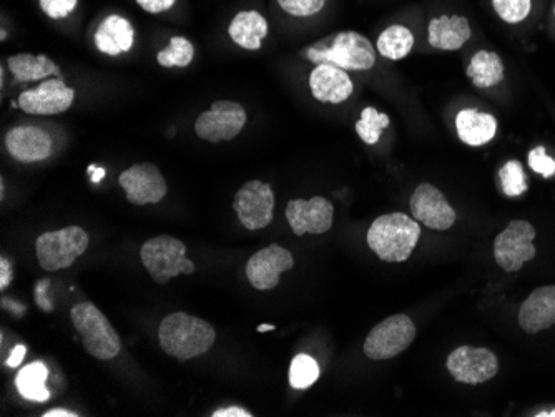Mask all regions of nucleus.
I'll return each mask as SVG.
<instances>
[{"label":"nucleus","mask_w":555,"mask_h":417,"mask_svg":"<svg viewBox=\"0 0 555 417\" xmlns=\"http://www.w3.org/2000/svg\"><path fill=\"white\" fill-rule=\"evenodd\" d=\"M416 338V326L406 314H394L376 324L364 341V354L373 361H386L403 353Z\"/></svg>","instance_id":"obj_7"},{"label":"nucleus","mask_w":555,"mask_h":417,"mask_svg":"<svg viewBox=\"0 0 555 417\" xmlns=\"http://www.w3.org/2000/svg\"><path fill=\"white\" fill-rule=\"evenodd\" d=\"M49 378V369L44 363L35 361V363L27 364L24 369H20L17 378H15V386L22 398L32 403H45L50 399V391L45 386Z\"/></svg>","instance_id":"obj_26"},{"label":"nucleus","mask_w":555,"mask_h":417,"mask_svg":"<svg viewBox=\"0 0 555 417\" xmlns=\"http://www.w3.org/2000/svg\"><path fill=\"white\" fill-rule=\"evenodd\" d=\"M2 306H5V310L12 311L17 318L24 316L25 306L19 305V303H15V301L4 298V300H2Z\"/></svg>","instance_id":"obj_41"},{"label":"nucleus","mask_w":555,"mask_h":417,"mask_svg":"<svg viewBox=\"0 0 555 417\" xmlns=\"http://www.w3.org/2000/svg\"><path fill=\"white\" fill-rule=\"evenodd\" d=\"M5 148L20 163L44 162L54 152V140L44 128L19 125L5 135Z\"/></svg>","instance_id":"obj_17"},{"label":"nucleus","mask_w":555,"mask_h":417,"mask_svg":"<svg viewBox=\"0 0 555 417\" xmlns=\"http://www.w3.org/2000/svg\"><path fill=\"white\" fill-rule=\"evenodd\" d=\"M311 94L321 104H343L353 95V80L348 70L330 64H318L310 74Z\"/></svg>","instance_id":"obj_18"},{"label":"nucleus","mask_w":555,"mask_h":417,"mask_svg":"<svg viewBox=\"0 0 555 417\" xmlns=\"http://www.w3.org/2000/svg\"><path fill=\"white\" fill-rule=\"evenodd\" d=\"M414 47V34L409 27L401 24L389 25L379 34L376 50L388 60H403Z\"/></svg>","instance_id":"obj_27"},{"label":"nucleus","mask_w":555,"mask_h":417,"mask_svg":"<svg viewBox=\"0 0 555 417\" xmlns=\"http://www.w3.org/2000/svg\"><path fill=\"white\" fill-rule=\"evenodd\" d=\"M44 417H77L79 414L70 413V411H65V409H50L47 413L42 414Z\"/></svg>","instance_id":"obj_43"},{"label":"nucleus","mask_w":555,"mask_h":417,"mask_svg":"<svg viewBox=\"0 0 555 417\" xmlns=\"http://www.w3.org/2000/svg\"><path fill=\"white\" fill-rule=\"evenodd\" d=\"M519 324L529 334L541 333L555 324V286L532 291L519 311Z\"/></svg>","instance_id":"obj_20"},{"label":"nucleus","mask_w":555,"mask_h":417,"mask_svg":"<svg viewBox=\"0 0 555 417\" xmlns=\"http://www.w3.org/2000/svg\"><path fill=\"white\" fill-rule=\"evenodd\" d=\"M333 216V203L323 197L291 200L286 205V220L296 236H303L306 233L323 235L333 226Z\"/></svg>","instance_id":"obj_15"},{"label":"nucleus","mask_w":555,"mask_h":417,"mask_svg":"<svg viewBox=\"0 0 555 417\" xmlns=\"http://www.w3.org/2000/svg\"><path fill=\"white\" fill-rule=\"evenodd\" d=\"M25 354H27V346L25 344H17L14 351L10 353L9 358L5 361V364L9 368H19L20 364L24 363Z\"/></svg>","instance_id":"obj_39"},{"label":"nucleus","mask_w":555,"mask_h":417,"mask_svg":"<svg viewBox=\"0 0 555 417\" xmlns=\"http://www.w3.org/2000/svg\"><path fill=\"white\" fill-rule=\"evenodd\" d=\"M268 30L270 27L265 15L253 9L236 12L228 25L230 39L245 50H260Z\"/></svg>","instance_id":"obj_22"},{"label":"nucleus","mask_w":555,"mask_h":417,"mask_svg":"<svg viewBox=\"0 0 555 417\" xmlns=\"http://www.w3.org/2000/svg\"><path fill=\"white\" fill-rule=\"evenodd\" d=\"M320 379V366L308 354H298L291 361L290 384L291 388L308 389Z\"/></svg>","instance_id":"obj_30"},{"label":"nucleus","mask_w":555,"mask_h":417,"mask_svg":"<svg viewBox=\"0 0 555 417\" xmlns=\"http://www.w3.org/2000/svg\"><path fill=\"white\" fill-rule=\"evenodd\" d=\"M137 4L148 14L157 15L173 9V5L177 4V0H137Z\"/></svg>","instance_id":"obj_36"},{"label":"nucleus","mask_w":555,"mask_h":417,"mask_svg":"<svg viewBox=\"0 0 555 417\" xmlns=\"http://www.w3.org/2000/svg\"><path fill=\"white\" fill-rule=\"evenodd\" d=\"M70 318L77 329L85 351L92 358L110 361L122 351V341L105 314L90 301L75 305Z\"/></svg>","instance_id":"obj_4"},{"label":"nucleus","mask_w":555,"mask_h":417,"mask_svg":"<svg viewBox=\"0 0 555 417\" xmlns=\"http://www.w3.org/2000/svg\"><path fill=\"white\" fill-rule=\"evenodd\" d=\"M40 9L49 19H67L79 5V0H39Z\"/></svg>","instance_id":"obj_34"},{"label":"nucleus","mask_w":555,"mask_h":417,"mask_svg":"<svg viewBox=\"0 0 555 417\" xmlns=\"http://www.w3.org/2000/svg\"><path fill=\"white\" fill-rule=\"evenodd\" d=\"M554 15H555V7H554Z\"/></svg>","instance_id":"obj_46"},{"label":"nucleus","mask_w":555,"mask_h":417,"mask_svg":"<svg viewBox=\"0 0 555 417\" xmlns=\"http://www.w3.org/2000/svg\"><path fill=\"white\" fill-rule=\"evenodd\" d=\"M140 258L153 281L165 285L178 275H192L197 270L187 258V246L173 236L160 235L145 241Z\"/></svg>","instance_id":"obj_5"},{"label":"nucleus","mask_w":555,"mask_h":417,"mask_svg":"<svg viewBox=\"0 0 555 417\" xmlns=\"http://www.w3.org/2000/svg\"><path fill=\"white\" fill-rule=\"evenodd\" d=\"M499 178H501L502 190H504L507 197H519L522 193H526L527 188H529L524 168H522L521 162H517V160L507 162L501 168Z\"/></svg>","instance_id":"obj_31"},{"label":"nucleus","mask_w":555,"mask_h":417,"mask_svg":"<svg viewBox=\"0 0 555 417\" xmlns=\"http://www.w3.org/2000/svg\"><path fill=\"white\" fill-rule=\"evenodd\" d=\"M285 14L295 19H308L325 9L326 0H276Z\"/></svg>","instance_id":"obj_33"},{"label":"nucleus","mask_w":555,"mask_h":417,"mask_svg":"<svg viewBox=\"0 0 555 417\" xmlns=\"http://www.w3.org/2000/svg\"><path fill=\"white\" fill-rule=\"evenodd\" d=\"M389 123L391 120L386 113H379L374 107H366L356 122V132L366 145H376L381 132L389 127Z\"/></svg>","instance_id":"obj_29"},{"label":"nucleus","mask_w":555,"mask_h":417,"mask_svg":"<svg viewBox=\"0 0 555 417\" xmlns=\"http://www.w3.org/2000/svg\"><path fill=\"white\" fill-rule=\"evenodd\" d=\"M466 74L477 89H491L501 84L506 72H504V62L496 52L479 50L472 55Z\"/></svg>","instance_id":"obj_25"},{"label":"nucleus","mask_w":555,"mask_h":417,"mask_svg":"<svg viewBox=\"0 0 555 417\" xmlns=\"http://www.w3.org/2000/svg\"><path fill=\"white\" fill-rule=\"evenodd\" d=\"M457 137L469 147H482L496 137L497 120L491 113L464 108L456 117Z\"/></svg>","instance_id":"obj_23"},{"label":"nucleus","mask_w":555,"mask_h":417,"mask_svg":"<svg viewBox=\"0 0 555 417\" xmlns=\"http://www.w3.org/2000/svg\"><path fill=\"white\" fill-rule=\"evenodd\" d=\"M213 417H251L253 414L240 406H230V408H222L212 414Z\"/></svg>","instance_id":"obj_40"},{"label":"nucleus","mask_w":555,"mask_h":417,"mask_svg":"<svg viewBox=\"0 0 555 417\" xmlns=\"http://www.w3.org/2000/svg\"><path fill=\"white\" fill-rule=\"evenodd\" d=\"M241 225L248 230H261L273 221L275 193L268 183L251 180L236 192L233 202Z\"/></svg>","instance_id":"obj_10"},{"label":"nucleus","mask_w":555,"mask_h":417,"mask_svg":"<svg viewBox=\"0 0 555 417\" xmlns=\"http://www.w3.org/2000/svg\"><path fill=\"white\" fill-rule=\"evenodd\" d=\"M447 369L452 378L462 384H482L494 378L499 369L496 354L486 348L461 346L447 358Z\"/></svg>","instance_id":"obj_12"},{"label":"nucleus","mask_w":555,"mask_h":417,"mask_svg":"<svg viewBox=\"0 0 555 417\" xmlns=\"http://www.w3.org/2000/svg\"><path fill=\"white\" fill-rule=\"evenodd\" d=\"M421 238L418 221L404 213H389L379 216L369 226L368 245L379 260L401 263L413 255Z\"/></svg>","instance_id":"obj_3"},{"label":"nucleus","mask_w":555,"mask_h":417,"mask_svg":"<svg viewBox=\"0 0 555 417\" xmlns=\"http://www.w3.org/2000/svg\"><path fill=\"white\" fill-rule=\"evenodd\" d=\"M499 19L507 24H519L531 14L532 0H492Z\"/></svg>","instance_id":"obj_32"},{"label":"nucleus","mask_w":555,"mask_h":417,"mask_svg":"<svg viewBox=\"0 0 555 417\" xmlns=\"http://www.w3.org/2000/svg\"><path fill=\"white\" fill-rule=\"evenodd\" d=\"M529 167L534 170V172L539 173L542 177H552L555 173V160L549 157L544 147L532 148L529 152Z\"/></svg>","instance_id":"obj_35"},{"label":"nucleus","mask_w":555,"mask_h":417,"mask_svg":"<svg viewBox=\"0 0 555 417\" xmlns=\"http://www.w3.org/2000/svg\"><path fill=\"white\" fill-rule=\"evenodd\" d=\"M295 266V258L283 246L273 245L258 251L246 263V278L256 290H273L280 283L281 273Z\"/></svg>","instance_id":"obj_14"},{"label":"nucleus","mask_w":555,"mask_h":417,"mask_svg":"<svg viewBox=\"0 0 555 417\" xmlns=\"http://www.w3.org/2000/svg\"><path fill=\"white\" fill-rule=\"evenodd\" d=\"M95 47L109 57L127 54L133 49L135 29L123 15L110 14L100 22L94 34Z\"/></svg>","instance_id":"obj_19"},{"label":"nucleus","mask_w":555,"mask_h":417,"mask_svg":"<svg viewBox=\"0 0 555 417\" xmlns=\"http://www.w3.org/2000/svg\"><path fill=\"white\" fill-rule=\"evenodd\" d=\"M50 280H40L35 285V303L44 311H52V301L47 298V290H49Z\"/></svg>","instance_id":"obj_37"},{"label":"nucleus","mask_w":555,"mask_h":417,"mask_svg":"<svg viewBox=\"0 0 555 417\" xmlns=\"http://www.w3.org/2000/svg\"><path fill=\"white\" fill-rule=\"evenodd\" d=\"M90 238L80 226L47 231L35 241L37 260L45 271H59L74 265L89 248Z\"/></svg>","instance_id":"obj_6"},{"label":"nucleus","mask_w":555,"mask_h":417,"mask_svg":"<svg viewBox=\"0 0 555 417\" xmlns=\"http://www.w3.org/2000/svg\"><path fill=\"white\" fill-rule=\"evenodd\" d=\"M472 29L467 17L461 14H443L431 19L428 25V42L438 50L462 49V45L471 39Z\"/></svg>","instance_id":"obj_21"},{"label":"nucleus","mask_w":555,"mask_h":417,"mask_svg":"<svg viewBox=\"0 0 555 417\" xmlns=\"http://www.w3.org/2000/svg\"><path fill=\"white\" fill-rule=\"evenodd\" d=\"M158 341L168 356L188 361L212 349L217 331L205 319L178 311L163 319L158 328Z\"/></svg>","instance_id":"obj_2"},{"label":"nucleus","mask_w":555,"mask_h":417,"mask_svg":"<svg viewBox=\"0 0 555 417\" xmlns=\"http://www.w3.org/2000/svg\"><path fill=\"white\" fill-rule=\"evenodd\" d=\"M276 326H273V324H261V326H258V331H260V333H266V331H275Z\"/></svg>","instance_id":"obj_44"},{"label":"nucleus","mask_w":555,"mask_h":417,"mask_svg":"<svg viewBox=\"0 0 555 417\" xmlns=\"http://www.w3.org/2000/svg\"><path fill=\"white\" fill-rule=\"evenodd\" d=\"M536 228L529 221L514 220L494 241L497 265L507 273H516L524 263L536 258Z\"/></svg>","instance_id":"obj_8"},{"label":"nucleus","mask_w":555,"mask_h":417,"mask_svg":"<svg viewBox=\"0 0 555 417\" xmlns=\"http://www.w3.org/2000/svg\"><path fill=\"white\" fill-rule=\"evenodd\" d=\"M118 183L132 205H150L162 202L168 188L162 172L153 163H137L120 173Z\"/></svg>","instance_id":"obj_11"},{"label":"nucleus","mask_w":555,"mask_h":417,"mask_svg":"<svg viewBox=\"0 0 555 417\" xmlns=\"http://www.w3.org/2000/svg\"><path fill=\"white\" fill-rule=\"evenodd\" d=\"M537 416H555V411H552V413H541V414H537Z\"/></svg>","instance_id":"obj_45"},{"label":"nucleus","mask_w":555,"mask_h":417,"mask_svg":"<svg viewBox=\"0 0 555 417\" xmlns=\"http://www.w3.org/2000/svg\"><path fill=\"white\" fill-rule=\"evenodd\" d=\"M193 59H195V45L182 35L172 37L167 47L157 54L158 64L165 69H172V67L183 69L192 64Z\"/></svg>","instance_id":"obj_28"},{"label":"nucleus","mask_w":555,"mask_h":417,"mask_svg":"<svg viewBox=\"0 0 555 417\" xmlns=\"http://www.w3.org/2000/svg\"><path fill=\"white\" fill-rule=\"evenodd\" d=\"M87 170H89L90 175H92V177H90V180H92V183H95V185H97V183H100L102 182V180H104L105 178L104 167H97V165H90V167L87 168Z\"/></svg>","instance_id":"obj_42"},{"label":"nucleus","mask_w":555,"mask_h":417,"mask_svg":"<svg viewBox=\"0 0 555 417\" xmlns=\"http://www.w3.org/2000/svg\"><path fill=\"white\" fill-rule=\"evenodd\" d=\"M75 90L65 85L62 77L40 82L34 89L19 95V108L29 115H59L72 107Z\"/></svg>","instance_id":"obj_13"},{"label":"nucleus","mask_w":555,"mask_h":417,"mask_svg":"<svg viewBox=\"0 0 555 417\" xmlns=\"http://www.w3.org/2000/svg\"><path fill=\"white\" fill-rule=\"evenodd\" d=\"M14 278V271H12V263H10L5 256L0 258V290L4 291L9 288L10 281Z\"/></svg>","instance_id":"obj_38"},{"label":"nucleus","mask_w":555,"mask_h":417,"mask_svg":"<svg viewBox=\"0 0 555 417\" xmlns=\"http://www.w3.org/2000/svg\"><path fill=\"white\" fill-rule=\"evenodd\" d=\"M411 213L416 220L433 230H449L456 223V211L449 205L439 188L421 183L411 197Z\"/></svg>","instance_id":"obj_16"},{"label":"nucleus","mask_w":555,"mask_h":417,"mask_svg":"<svg viewBox=\"0 0 555 417\" xmlns=\"http://www.w3.org/2000/svg\"><path fill=\"white\" fill-rule=\"evenodd\" d=\"M301 57L315 65L330 64L353 72H366L376 64L374 45L368 37L354 30H343L316 40L301 52Z\"/></svg>","instance_id":"obj_1"},{"label":"nucleus","mask_w":555,"mask_h":417,"mask_svg":"<svg viewBox=\"0 0 555 417\" xmlns=\"http://www.w3.org/2000/svg\"><path fill=\"white\" fill-rule=\"evenodd\" d=\"M7 67H9L15 82H20V84L60 77V69L57 64L44 54L10 55L7 59Z\"/></svg>","instance_id":"obj_24"},{"label":"nucleus","mask_w":555,"mask_h":417,"mask_svg":"<svg viewBox=\"0 0 555 417\" xmlns=\"http://www.w3.org/2000/svg\"><path fill=\"white\" fill-rule=\"evenodd\" d=\"M246 120L248 115L243 105L218 100L197 118L195 133L208 143L230 142L240 135Z\"/></svg>","instance_id":"obj_9"}]
</instances>
